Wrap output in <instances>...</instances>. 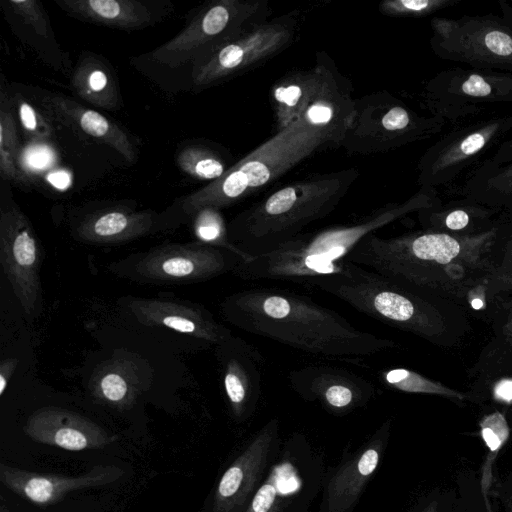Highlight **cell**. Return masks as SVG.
Returning <instances> with one entry per match:
<instances>
[{
    "label": "cell",
    "instance_id": "obj_18",
    "mask_svg": "<svg viewBox=\"0 0 512 512\" xmlns=\"http://www.w3.org/2000/svg\"><path fill=\"white\" fill-rule=\"evenodd\" d=\"M124 307L142 325L169 328L214 347L233 336L207 309L192 302L128 297Z\"/></svg>",
    "mask_w": 512,
    "mask_h": 512
},
{
    "label": "cell",
    "instance_id": "obj_41",
    "mask_svg": "<svg viewBox=\"0 0 512 512\" xmlns=\"http://www.w3.org/2000/svg\"><path fill=\"white\" fill-rule=\"evenodd\" d=\"M485 161L491 164H501L512 161V138L500 143L495 153L485 159Z\"/></svg>",
    "mask_w": 512,
    "mask_h": 512
},
{
    "label": "cell",
    "instance_id": "obj_37",
    "mask_svg": "<svg viewBox=\"0 0 512 512\" xmlns=\"http://www.w3.org/2000/svg\"><path fill=\"white\" fill-rule=\"evenodd\" d=\"M18 116L23 129L34 139L43 140L51 135L48 124L27 101H18Z\"/></svg>",
    "mask_w": 512,
    "mask_h": 512
},
{
    "label": "cell",
    "instance_id": "obj_34",
    "mask_svg": "<svg viewBox=\"0 0 512 512\" xmlns=\"http://www.w3.org/2000/svg\"><path fill=\"white\" fill-rule=\"evenodd\" d=\"M96 395L105 403L116 407H127L133 399L129 382L121 373L113 370L99 377Z\"/></svg>",
    "mask_w": 512,
    "mask_h": 512
},
{
    "label": "cell",
    "instance_id": "obj_49",
    "mask_svg": "<svg viewBox=\"0 0 512 512\" xmlns=\"http://www.w3.org/2000/svg\"><path fill=\"white\" fill-rule=\"evenodd\" d=\"M0 512H9V510L5 506H2Z\"/></svg>",
    "mask_w": 512,
    "mask_h": 512
},
{
    "label": "cell",
    "instance_id": "obj_15",
    "mask_svg": "<svg viewBox=\"0 0 512 512\" xmlns=\"http://www.w3.org/2000/svg\"><path fill=\"white\" fill-rule=\"evenodd\" d=\"M41 250L33 228L17 206L0 214V263L23 312L37 316L42 307Z\"/></svg>",
    "mask_w": 512,
    "mask_h": 512
},
{
    "label": "cell",
    "instance_id": "obj_6",
    "mask_svg": "<svg viewBox=\"0 0 512 512\" xmlns=\"http://www.w3.org/2000/svg\"><path fill=\"white\" fill-rule=\"evenodd\" d=\"M350 80L324 51L313 67L292 71L271 88L276 132L301 123L318 132L326 146L339 147L354 119L356 99Z\"/></svg>",
    "mask_w": 512,
    "mask_h": 512
},
{
    "label": "cell",
    "instance_id": "obj_17",
    "mask_svg": "<svg viewBox=\"0 0 512 512\" xmlns=\"http://www.w3.org/2000/svg\"><path fill=\"white\" fill-rule=\"evenodd\" d=\"M215 348L229 409L236 419H244L255 410L262 393L264 357L255 346L235 335Z\"/></svg>",
    "mask_w": 512,
    "mask_h": 512
},
{
    "label": "cell",
    "instance_id": "obj_45",
    "mask_svg": "<svg viewBox=\"0 0 512 512\" xmlns=\"http://www.w3.org/2000/svg\"><path fill=\"white\" fill-rule=\"evenodd\" d=\"M422 512H438V503L437 501H432L425 507Z\"/></svg>",
    "mask_w": 512,
    "mask_h": 512
},
{
    "label": "cell",
    "instance_id": "obj_48",
    "mask_svg": "<svg viewBox=\"0 0 512 512\" xmlns=\"http://www.w3.org/2000/svg\"><path fill=\"white\" fill-rule=\"evenodd\" d=\"M504 208H506L508 210L509 214L512 215V203H510L509 205H507Z\"/></svg>",
    "mask_w": 512,
    "mask_h": 512
},
{
    "label": "cell",
    "instance_id": "obj_19",
    "mask_svg": "<svg viewBox=\"0 0 512 512\" xmlns=\"http://www.w3.org/2000/svg\"><path fill=\"white\" fill-rule=\"evenodd\" d=\"M122 474L114 465H95L79 476L43 474L0 465V481L15 494L39 506L53 505L72 491L109 484Z\"/></svg>",
    "mask_w": 512,
    "mask_h": 512
},
{
    "label": "cell",
    "instance_id": "obj_11",
    "mask_svg": "<svg viewBox=\"0 0 512 512\" xmlns=\"http://www.w3.org/2000/svg\"><path fill=\"white\" fill-rule=\"evenodd\" d=\"M244 260L236 253L198 241L167 243L114 262L109 270L139 283L186 284L233 273Z\"/></svg>",
    "mask_w": 512,
    "mask_h": 512
},
{
    "label": "cell",
    "instance_id": "obj_35",
    "mask_svg": "<svg viewBox=\"0 0 512 512\" xmlns=\"http://www.w3.org/2000/svg\"><path fill=\"white\" fill-rule=\"evenodd\" d=\"M8 4L13 12L28 23L38 35L48 37L49 23L39 2L35 0H9Z\"/></svg>",
    "mask_w": 512,
    "mask_h": 512
},
{
    "label": "cell",
    "instance_id": "obj_32",
    "mask_svg": "<svg viewBox=\"0 0 512 512\" xmlns=\"http://www.w3.org/2000/svg\"><path fill=\"white\" fill-rule=\"evenodd\" d=\"M192 218L193 231L198 242L231 251L245 260L249 257L230 241L228 227L220 209L203 207Z\"/></svg>",
    "mask_w": 512,
    "mask_h": 512
},
{
    "label": "cell",
    "instance_id": "obj_2",
    "mask_svg": "<svg viewBox=\"0 0 512 512\" xmlns=\"http://www.w3.org/2000/svg\"><path fill=\"white\" fill-rule=\"evenodd\" d=\"M497 236L494 226L474 234L430 229L393 237L373 233L353 249L347 261L412 289L460 295L496 271L490 254Z\"/></svg>",
    "mask_w": 512,
    "mask_h": 512
},
{
    "label": "cell",
    "instance_id": "obj_4",
    "mask_svg": "<svg viewBox=\"0 0 512 512\" xmlns=\"http://www.w3.org/2000/svg\"><path fill=\"white\" fill-rule=\"evenodd\" d=\"M358 177L346 168L281 186L227 224L229 239L249 257L269 252L332 213Z\"/></svg>",
    "mask_w": 512,
    "mask_h": 512
},
{
    "label": "cell",
    "instance_id": "obj_50",
    "mask_svg": "<svg viewBox=\"0 0 512 512\" xmlns=\"http://www.w3.org/2000/svg\"><path fill=\"white\" fill-rule=\"evenodd\" d=\"M509 505H510V509H511V512H512V493H511V496H510Z\"/></svg>",
    "mask_w": 512,
    "mask_h": 512
},
{
    "label": "cell",
    "instance_id": "obj_20",
    "mask_svg": "<svg viewBox=\"0 0 512 512\" xmlns=\"http://www.w3.org/2000/svg\"><path fill=\"white\" fill-rule=\"evenodd\" d=\"M25 434L33 441L68 451L100 449L117 440L99 425L75 412L43 407L27 420Z\"/></svg>",
    "mask_w": 512,
    "mask_h": 512
},
{
    "label": "cell",
    "instance_id": "obj_8",
    "mask_svg": "<svg viewBox=\"0 0 512 512\" xmlns=\"http://www.w3.org/2000/svg\"><path fill=\"white\" fill-rule=\"evenodd\" d=\"M501 14L435 17L430 46L442 60L475 69L512 73V5L499 1Z\"/></svg>",
    "mask_w": 512,
    "mask_h": 512
},
{
    "label": "cell",
    "instance_id": "obj_39",
    "mask_svg": "<svg viewBox=\"0 0 512 512\" xmlns=\"http://www.w3.org/2000/svg\"><path fill=\"white\" fill-rule=\"evenodd\" d=\"M0 172L3 178L16 182L22 181L23 176L17 166V157L0 150Z\"/></svg>",
    "mask_w": 512,
    "mask_h": 512
},
{
    "label": "cell",
    "instance_id": "obj_29",
    "mask_svg": "<svg viewBox=\"0 0 512 512\" xmlns=\"http://www.w3.org/2000/svg\"><path fill=\"white\" fill-rule=\"evenodd\" d=\"M479 426L486 447V455L481 467V492L487 512H494L489 500L490 489L494 481L493 465L509 438L510 429L505 416L499 411L485 415L480 420Z\"/></svg>",
    "mask_w": 512,
    "mask_h": 512
},
{
    "label": "cell",
    "instance_id": "obj_36",
    "mask_svg": "<svg viewBox=\"0 0 512 512\" xmlns=\"http://www.w3.org/2000/svg\"><path fill=\"white\" fill-rule=\"evenodd\" d=\"M278 499V473L274 468L269 478L256 491L245 512H277Z\"/></svg>",
    "mask_w": 512,
    "mask_h": 512
},
{
    "label": "cell",
    "instance_id": "obj_7",
    "mask_svg": "<svg viewBox=\"0 0 512 512\" xmlns=\"http://www.w3.org/2000/svg\"><path fill=\"white\" fill-rule=\"evenodd\" d=\"M308 285L371 318L421 337L434 338L444 330L441 314L415 289L349 261L340 272Z\"/></svg>",
    "mask_w": 512,
    "mask_h": 512
},
{
    "label": "cell",
    "instance_id": "obj_3",
    "mask_svg": "<svg viewBox=\"0 0 512 512\" xmlns=\"http://www.w3.org/2000/svg\"><path fill=\"white\" fill-rule=\"evenodd\" d=\"M436 188L420 187L400 203H388L354 223L303 232L277 248L244 260L233 272L248 280L311 281L340 272L368 235L411 213L440 205Z\"/></svg>",
    "mask_w": 512,
    "mask_h": 512
},
{
    "label": "cell",
    "instance_id": "obj_5",
    "mask_svg": "<svg viewBox=\"0 0 512 512\" xmlns=\"http://www.w3.org/2000/svg\"><path fill=\"white\" fill-rule=\"evenodd\" d=\"M323 147L321 135L299 122L275 132L220 178L182 198L169 215H160L159 230L176 227L203 207L221 210L254 195Z\"/></svg>",
    "mask_w": 512,
    "mask_h": 512
},
{
    "label": "cell",
    "instance_id": "obj_44",
    "mask_svg": "<svg viewBox=\"0 0 512 512\" xmlns=\"http://www.w3.org/2000/svg\"><path fill=\"white\" fill-rule=\"evenodd\" d=\"M49 179L52 184L59 188H62L69 181L68 176H66L64 173H55L54 175H51Z\"/></svg>",
    "mask_w": 512,
    "mask_h": 512
},
{
    "label": "cell",
    "instance_id": "obj_30",
    "mask_svg": "<svg viewBox=\"0 0 512 512\" xmlns=\"http://www.w3.org/2000/svg\"><path fill=\"white\" fill-rule=\"evenodd\" d=\"M229 160L226 153L204 145L185 147L176 158L177 165L185 174L209 183L220 178L232 166Z\"/></svg>",
    "mask_w": 512,
    "mask_h": 512
},
{
    "label": "cell",
    "instance_id": "obj_16",
    "mask_svg": "<svg viewBox=\"0 0 512 512\" xmlns=\"http://www.w3.org/2000/svg\"><path fill=\"white\" fill-rule=\"evenodd\" d=\"M290 387L302 398L318 401L334 412H347L364 405L376 393L374 383L343 367L309 364L291 370Z\"/></svg>",
    "mask_w": 512,
    "mask_h": 512
},
{
    "label": "cell",
    "instance_id": "obj_21",
    "mask_svg": "<svg viewBox=\"0 0 512 512\" xmlns=\"http://www.w3.org/2000/svg\"><path fill=\"white\" fill-rule=\"evenodd\" d=\"M278 432L272 419L222 475L214 495L212 512H239L261 476Z\"/></svg>",
    "mask_w": 512,
    "mask_h": 512
},
{
    "label": "cell",
    "instance_id": "obj_27",
    "mask_svg": "<svg viewBox=\"0 0 512 512\" xmlns=\"http://www.w3.org/2000/svg\"><path fill=\"white\" fill-rule=\"evenodd\" d=\"M495 209L468 198L454 200L446 205H437L418 212L426 229L453 234L479 233ZM487 230V229H486ZM482 232V231H481Z\"/></svg>",
    "mask_w": 512,
    "mask_h": 512
},
{
    "label": "cell",
    "instance_id": "obj_9",
    "mask_svg": "<svg viewBox=\"0 0 512 512\" xmlns=\"http://www.w3.org/2000/svg\"><path fill=\"white\" fill-rule=\"evenodd\" d=\"M446 121L423 116L383 90L356 99L351 127L341 143L349 154H376L426 140L441 132Z\"/></svg>",
    "mask_w": 512,
    "mask_h": 512
},
{
    "label": "cell",
    "instance_id": "obj_26",
    "mask_svg": "<svg viewBox=\"0 0 512 512\" xmlns=\"http://www.w3.org/2000/svg\"><path fill=\"white\" fill-rule=\"evenodd\" d=\"M457 193L495 210L506 207L512 203V161L501 164L480 162Z\"/></svg>",
    "mask_w": 512,
    "mask_h": 512
},
{
    "label": "cell",
    "instance_id": "obj_22",
    "mask_svg": "<svg viewBox=\"0 0 512 512\" xmlns=\"http://www.w3.org/2000/svg\"><path fill=\"white\" fill-rule=\"evenodd\" d=\"M159 217L153 211L107 209L85 217L73 235L89 244H121L159 231Z\"/></svg>",
    "mask_w": 512,
    "mask_h": 512
},
{
    "label": "cell",
    "instance_id": "obj_47",
    "mask_svg": "<svg viewBox=\"0 0 512 512\" xmlns=\"http://www.w3.org/2000/svg\"><path fill=\"white\" fill-rule=\"evenodd\" d=\"M504 335L506 336L507 340L512 345V329L509 332L505 333Z\"/></svg>",
    "mask_w": 512,
    "mask_h": 512
},
{
    "label": "cell",
    "instance_id": "obj_23",
    "mask_svg": "<svg viewBox=\"0 0 512 512\" xmlns=\"http://www.w3.org/2000/svg\"><path fill=\"white\" fill-rule=\"evenodd\" d=\"M41 105L47 113L66 126L110 146L126 161H135L136 151L127 133L97 111L61 95L45 96Z\"/></svg>",
    "mask_w": 512,
    "mask_h": 512
},
{
    "label": "cell",
    "instance_id": "obj_40",
    "mask_svg": "<svg viewBox=\"0 0 512 512\" xmlns=\"http://www.w3.org/2000/svg\"><path fill=\"white\" fill-rule=\"evenodd\" d=\"M18 359L16 358H7L1 361L0 363V396H3L5 390L7 389L8 383L10 381L11 376L16 370L18 366Z\"/></svg>",
    "mask_w": 512,
    "mask_h": 512
},
{
    "label": "cell",
    "instance_id": "obj_28",
    "mask_svg": "<svg viewBox=\"0 0 512 512\" xmlns=\"http://www.w3.org/2000/svg\"><path fill=\"white\" fill-rule=\"evenodd\" d=\"M71 83L77 95L92 105L109 110L120 105V95L111 69L95 56H85L80 60Z\"/></svg>",
    "mask_w": 512,
    "mask_h": 512
},
{
    "label": "cell",
    "instance_id": "obj_12",
    "mask_svg": "<svg viewBox=\"0 0 512 512\" xmlns=\"http://www.w3.org/2000/svg\"><path fill=\"white\" fill-rule=\"evenodd\" d=\"M420 98L432 116L456 125L490 107L512 103V73L462 67L445 69L424 84Z\"/></svg>",
    "mask_w": 512,
    "mask_h": 512
},
{
    "label": "cell",
    "instance_id": "obj_25",
    "mask_svg": "<svg viewBox=\"0 0 512 512\" xmlns=\"http://www.w3.org/2000/svg\"><path fill=\"white\" fill-rule=\"evenodd\" d=\"M380 450L381 441L377 440L331 478L326 493L329 512H347L354 505L378 466Z\"/></svg>",
    "mask_w": 512,
    "mask_h": 512
},
{
    "label": "cell",
    "instance_id": "obj_43",
    "mask_svg": "<svg viewBox=\"0 0 512 512\" xmlns=\"http://www.w3.org/2000/svg\"><path fill=\"white\" fill-rule=\"evenodd\" d=\"M500 268L502 270L512 269V236L508 242L506 253Z\"/></svg>",
    "mask_w": 512,
    "mask_h": 512
},
{
    "label": "cell",
    "instance_id": "obj_10",
    "mask_svg": "<svg viewBox=\"0 0 512 512\" xmlns=\"http://www.w3.org/2000/svg\"><path fill=\"white\" fill-rule=\"evenodd\" d=\"M268 0H216L202 7L175 37L151 58L168 67L193 65L224 43L270 19Z\"/></svg>",
    "mask_w": 512,
    "mask_h": 512
},
{
    "label": "cell",
    "instance_id": "obj_42",
    "mask_svg": "<svg viewBox=\"0 0 512 512\" xmlns=\"http://www.w3.org/2000/svg\"><path fill=\"white\" fill-rule=\"evenodd\" d=\"M494 397L501 402H512V379H502L493 388Z\"/></svg>",
    "mask_w": 512,
    "mask_h": 512
},
{
    "label": "cell",
    "instance_id": "obj_33",
    "mask_svg": "<svg viewBox=\"0 0 512 512\" xmlns=\"http://www.w3.org/2000/svg\"><path fill=\"white\" fill-rule=\"evenodd\" d=\"M461 0H385L379 11L389 17L424 18L458 4Z\"/></svg>",
    "mask_w": 512,
    "mask_h": 512
},
{
    "label": "cell",
    "instance_id": "obj_46",
    "mask_svg": "<svg viewBox=\"0 0 512 512\" xmlns=\"http://www.w3.org/2000/svg\"><path fill=\"white\" fill-rule=\"evenodd\" d=\"M511 329H512V309L509 314L508 320H507L506 324L504 325L503 333L505 334V333L509 332Z\"/></svg>",
    "mask_w": 512,
    "mask_h": 512
},
{
    "label": "cell",
    "instance_id": "obj_24",
    "mask_svg": "<svg viewBox=\"0 0 512 512\" xmlns=\"http://www.w3.org/2000/svg\"><path fill=\"white\" fill-rule=\"evenodd\" d=\"M72 17L119 29H140L154 21L152 9L137 0H55Z\"/></svg>",
    "mask_w": 512,
    "mask_h": 512
},
{
    "label": "cell",
    "instance_id": "obj_38",
    "mask_svg": "<svg viewBox=\"0 0 512 512\" xmlns=\"http://www.w3.org/2000/svg\"><path fill=\"white\" fill-rule=\"evenodd\" d=\"M0 150L18 156V137L14 117L9 110H0Z\"/></svg>",
    "mask_w": 512,
    "mask_h": 512
},
{
    "label": "cell",
    "instance_id": "obj_31",
    "mask_svg": "<svg viewBox=\"0 0 512 512\" xmlns=\"http://www.w3.org/2000/svg\"><path fill=\"white\" fill-rule=\"evenodd\" d=\"M379 380L385 386L415 394L438 395L463 401L466 396L458 390L429 379L413 370L406 368H389L378 372Z\"/></svg>",
    "mask_w": 512,
    "mask_h": 512
},
{
    "label": "cell",
    "instance_id": "obj_13",
    "mask_svg": "<svg viewBox=\"0 0 512 512\" xmlns=\"http://www.w3.org/2000/svg\"><path fill=\"white\" fill-rule=\"evenodd\" d=\"M298 28V16L290 12L243 32L193 65L194 86L210 87L265 63L292 44Z\"/></svg>",
    "mask_w": 512,
    "mask_h": 512
},
{
    "label": "cell",
    "instance_id": "obj_14",
    "mask_svg": "<svg viewBox=\"0 0 512 512\" xmlns=\"http://www.w3.org/2000/svg\"><path fill=\"white\" fill-rule=\"evenodd\" d=\"M512 130V114L454 127L432 144L417 164V184L437 188L455 181ZM478 163V164H479Z\"/></svg>",
    "mask_w": 512,
    "mask_h": 512
},
{
    "label": "cell",
    "instance_id": "obj_1",
    "mask_svg": "<svg viewBox=\"0 0 512 512\" xmlns=\"http://www.w3.org/2000/svg\"><path fill=\"white\" fill-rule=\"evenodd\" d=\"M220 311L240 330L321 358L357 360L397 347L394 341L358 329L336 311L286 289L237 291L220 303Z\"/></svg>",
    "mask_w": 512,
    "mask_h": 512
}]
</instances>
